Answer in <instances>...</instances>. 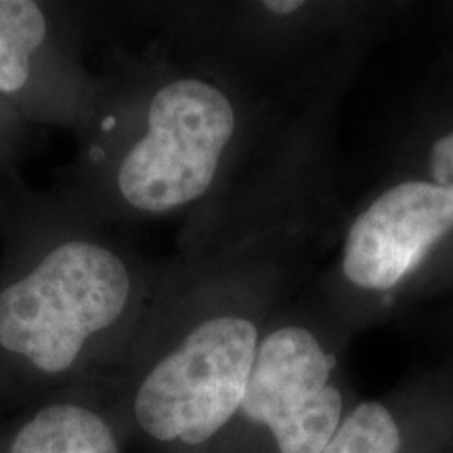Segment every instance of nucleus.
<instances>
[{
  "label": "nucleus",
  "instance_id": "1",
  "mask_svg": "<svg viewBox=\"0 0 453 453\" xmlns=\"http://www.w3.org/2000/svg\"><path fill=\"white\" fill-rule=\"evenodd\" d=\"M133 300L134 271L116 248L65 237L0 288V349L57 376L120 324Z\"/></svg>",
  "mask_w": 453,
  "mask_h": 453
},
{
  "label": "nucleus",
  "instance_id": "2",
  "mask_svg": "<svg viewBox=\"0 0 453 453\" xmlns=\"http://www.w3.org/2000/svg\"><path fill=\"white\" fill-rule=\"evenodd\" d=\"M235 107L208 81L164 82L145 107L143 133L113 166V189L128 211L168 214L208 194L235 134Z\"/></svg>",
  "mask_w": 453,
  "mask_h": 453
},
{
  "label": "nucleus",
  "instance_id": "3",
  "mask_svg": "<svg viewBox=\"0 0 453 453\" xmlns=\"http://www.w3.org/2000/svg\"><path fill=\"white\" fill-rule=\"evenodd\" d=\"M258 342L246 317L203 319L143 378L133 403L139 426L162 443L211 441L242 410Z\"/></svg>",
  "mask_w": 453,
  "mask_h": 453
},
{
  "label": "nucleus",
  "instance_id": "4",
  "mask_svg": "<svg viewBox=\"0 0 453 453\" xmlns=\"http://www.w3.org/2000/svg\"><path fill=\"white\" fill-rule=\"evenodd\" d=\"M334 361L304 327H277L258 342L240 413L271 433L280 453H321L344 420Z\"/></svg>",
  "mask_w": 453,
  "mask_h": 453
},
{
  "label": "nucleus",
  "instance_id": "5",
  "mask_svg": "<svg viewBox=\"0 0 453 453\" xmlns=\"http://www.w3.org/2000/svg\"><path fill=\"white\" fill-rule=\"evenodd\" d=\"M451 231L453 191L434 180H403L350 225L342 271L361 290H390Z\"/></svg>",
  "mask_w": 453,
  "mask_h": 453
},
{
  "label": "nucleus",
  "instance_id": "6",
  "mask_svg": "<svg viewBox=\"0 0 453 453\" xmlns=\"http://www.w3.org/2000/svg\"><path fill=\"white\" fill-rule=\"evenodd\" d=\"M11 453H118L111 428L82 405L44 407L17 430Z\"/></svg>",
  "mask_w": 453,
  "mask_h": 453
},
{
  "label": "nucleus",
  "instance_id": "7",
  "mask_svg": "<svg viewBox=\"0 0 453 453\" xmlns=\"http://www.w3.org/2000/svg\"><path fill=\"white\" fill-rule=\"evenodd\" d=\"M47 11L32 0H0V95L15 97L32 81L38 55L49 44Z\"/></svg>",
  "mask_w": 453,
  "mask_h": 453
},
{
  "label": "nucleus",
  "instance_id": "8",
  "mask_svg": "<svg viewBox=\"0 0 453 453\" xmlns=\"http://www.w3.org/2000/svg\"><path fill=\"white\" fill-rule=\"evenodd\" d=\"M403 437L393 411L378 401L359 403L344 416L321 453H401Z\"/></svg>",
  "mask_w": 453,
  "mask_h": 453
},
{
  "label": "nucleus",
  "instance_id": "9",
  "mask_svg": "<svg viewBox=\"0 0 453 453\" xmlns=\"http://www.w3.org/2000/svg\"><path fill=\"white\" fill-rule=\"evenodd\" d=\"M430 174L434 183L453 191V130L430 147Z\"/></svg>",
  "mask_w": 453,
  "mask_h": 453
},
{
  "label": "nucleus",
  "instance_id": "10",
  "mask_svg": "<svg viewBox=\"0 0 453 453\" xmlns=\"http://www.w3.org/2000/svg\"><path fill=\"white\" fill-rule=\"evenodd\" d=\"M263 7L267 9L269 13H275V15H292L303 9L304 4L298 3V0H271V3H265Z\"/></svg>",
  "mask_w": 453,
  "mask_h": 453
}]
</instances>
